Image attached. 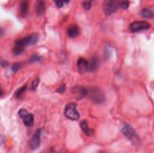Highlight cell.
<instances>
[{
    "label": "cell",
    "mask_w": 154,
    "mask_h": 153,
    "mask_svg": "<svg viewBox=\"0 0 154 153\" xmlns=\"http://www.w3.org/2000/svg\"><path fill=\"white\" fill-rule=\"evenodd\" d=\"M84 1H89V2H92V1H93V0H84Z\"/></svg>",
    "instance_id": "4dcf8cb0"
},
{
    "label": "cell",
    "mask_w": 154,
    "mask_h": 153,
    "mask_svg": "<svg viewBox=\"0 0 154 153\" xmlns=\"http://www.w3.org/2000/svg\"><path fill=\"white\" fill-rule=\"evenodd\" d=\"M119 5L120 6L121 8L126 10V9H127L128 8H129V0H120V4H119Z\"/></svg>",
    "instance_id": "d6986e66"
},
{
    "label": "cell",
    "mask_w": 154,
    "mask_h": 153,
    "mask_svg": "<svg viewBox=\"0 0 154 153\" xmlns=\"http://www.w3.org/2000/svg\"><path fill=\"white\" fill-rule=\"evenodd\" d=\"M151 25L147 21H135L129 26V29L132 32H138L141 31L147 30L150 28Z\"/></svg>",
    "instance_id": "5b68a950"
},
{
    "label": "cell",
    "mask_w": 154,
    "mask_h": 153,
    "mask_svg": "<svg viewBox=\"0 0 154 153\" xmlns=\"http://www.w3.org/2000/svg\"><path fill=\"white\" fill-rule=\"evenodd\" d=\"M141 14L143 17H145V18H152L154 16L153 12H152L150 10H149V9H147V8L143 9L141 12Z\"/></svg>",
    "instance_id": "ac0fdd59"
},
{
    "label": "cell",
    "mask_w": 154,
    "mask_h": 153,
    "mask_svg": "<svg viewBox=\"0 0 154 153\" xmlns=\"http://www.w3.org/2000/svg\"><path fill=\"white\" fill-rule=\"evenodd\" d=\"M70 0H63V3H66V4H68Z\"/></svg>",
    "instance_id": "f1b7e54d"
},
{
    "label": "cell",
    "mask_w": 154,
    "mask_h": 153,
    "mask_svg": "<svg viewBox=\"0 0 154 153\" xmlns=\"http://www.w3.org/2000/svg\"><path fill=\"white\" fill-rule=\"evenodd\" d=\"M120 4L119 0H104L103 11L105 15H111L117 11Z\"/></svg>",
    "instance_id": "3957f363"
},
{
    "label": "cell",
    "mask_w": 154,
    "mask_h": 153,
    "mask_svg": "<svg viewBox=\"0 0 154 153\" xmlns=\"http://www.w3.org/2000/svg\"><path fill=\"white\" fill-rule=\"evenodd\" d=\"M56 2V4H57V8H61L63 6V0H54Z\"/></svg>",
    "instance_id": "484cf974"
},
{
    "label": "cell",
    "mask_w": 154,
    "mask_h": 153,
    "mask_svg": "<svg viewBox=\"0 0 154 153\" xmlns=\"http://www.w3.org/2000/svg\"><path fill=\"white\" fill-rule=\"evenodd\" d=\"M87 95L89 96L90 99L93 103L97 104H101L105 101V94L102 90L99 88L93 87V88H90L87 93Z\"/></svg>",
    "instance_id": "7a4b0ae2"
},
{
    "label": "cell",
    "mask_w": 154,
    "mask_h": 153,
    "mask_svg": "<svg viewBox=\"0 0 154 153\" xmlns=\"http://www.w3.org/2000/svg\"><path fill=\"white\" fill-rule=\"evenodd\" d=\"M98 153H107L105 151H99Z\"/></svg>",
    "instance_id": "f546056e"
},
{
    "label": "cell",
    "mask_w": 154,
    "mask_h": 153,
    "mask_svg": "<svg viewBox=\"0 0 154 153\" xmlns=\"http://www.w3.org/2000/svg\"><path fill=\"white\" fill-rule=\"evenodd\" d=\"M38 60H40V56H39L38 55H37V54H33V55L30 57L29 62L32 63L38 61Z\"/></svg>",
    "instance_id": "44dd1931"
},
{
    "label": "cell",
    "mask_w": 154,
    "mask_h": 153,
    "mask_svg": "<svg viewBox=\"0 0 154 153\" xmlns=\"http://www.w3.org/2000/svg\"><path fill=\"white\" fill-rule=\"evenodd\" d=\"M120 130L123 133V134L126 136L127 139L131 141L132 144L135 146H138L141 144V140L138 137V134L135 131L132 126L126 122L120 123Z\"/></svg>",
    "instance_id": "6da1fadb"
},
{
    "label": "cell",
    "mask_w": 154,
    "mask_h": 153,
    "mask_svg": "<svg viewBox=\"0 0 154 153\" xmlns=\"http://www.w3.org/2000/svg\"><path fill=\"white\" fill-rule=\"evenodd\" d=\"M67 34L72 38H76L79 34V28L76 25H71L67 29Z\"/></svg>",
    "instance_id": "5bb4252c"
},
{
    "label": "cell",
    "mask_w": 154,
    "mask_h": 153,
    "mask_svg": "<svg viewBox=\"0 0 154 153\" xmlns=\"http://www.w3.org/2000/svg\"><path fill=\"white\" fill-rule=\"evenodd\" d=\"M26 88H27L26 85L23 86V87L20 88L19 89H18L17 91H16V92L14 93V97L17 99L22 98L23 96V94H24V93H25L26 90Z\"/></svg>",
    "instance_id": "2e32d148"
},
{
    "label": "cell",
    "mask_w": 154,
    "mask_h": 153,
    "mask_svg": "<svg viewBox=\"0 0 154 153\" xmlns=\"http://www.w3.org/2000/svg\"><path fill=\"white\" fill-rule=\"evenodd\" d=\"M21 67V64L20 63H14L12 66V69H13L14 71H17V70H19L20 68Z\"/></svg>",
    "instance_id": "d4e9b609"
},
{
    "label": "cell",
    "mask_w": 154,
    "mask_h": 153,
    "mask_svg": "<svg viewBox=\"0 0 154 153\" xmlns=\"http://www.w3.org/2000/svg\"><path fill=\"white\" fill-rule=\"evenodd\" d=\"M77 104L75 103H69L66 105L64 110V115L66 118L71 120H78L80 115L77 110Z\"/></svg>",
    "instance_id": "277c9868"
},
{
    "label": "cell",
    "mask_w": 154,
    "mask_h": 153,
    "mask_svg": "<svg viewBox=\"0 0 154 153\" xmlns=\"http://www.w3.org/2000/svg\"><path fill=\"white\" fill-rule=\"evenodd\" d=\"M23 120V123L26 127H32L34 123V116L31 113H27L23 118H22Z\"/></svg>",
    "instance_id": "9a60e30c"
},
{
    "label": "cell",
    "mask_w": 154,
    "mask_h": 153,
    "mask_svg": "<svg viewBox=\"0 0 154 153\" xmlns=\"http://www.w3.org/2000/svg\"><path fill=\"white\" fill-rule=\"evenodd\" d=\"M77 67L79 73L84 74L88 70L89 62L84 58H80L77 62Z\"/></svg>",
    "instance_id": "9c48e42d"
},
{
    "label": "cell",
    "mask_w": 154,
    "mask_h": 153,
    "mask_svg": "<svg viewBox=\"0 0 154 153\" xmlns=\"http://www.w3.org/2000/svg\"><path fill=\"white\" fill-rule=\"evenodd\" d=\"M38 39V36L37 35V34H32L31 35L26 36L25 38H20L16 40L15 41V44H19L23 46V47H26V46L29 45V46H32V45H34L37 43Z\"/></svg>",
    "instance_id": "8992f818"
},
{
    "label": "cell",
    "mask_w": 154,
    "mask_h": 153,
    "mask_svg": "<svg viewBox=\"0 0 154 153\" xmlns=\"http://www.w3.org/2000/svg\"><path fill=\"white\" fill-rule=\"evenodd\" d=\"M38 84H39V78L37 77L32 81V88L33 90H35L36 88H37Z\"/></svg>",
    "instance_id": "7402d4cb"
},
{
    "label": "cell",
    "mask_w": 154,
    "mask_h": 153,
    "mask_svg": "<svg viewBox=\"0 0 154 153\" xmlns=\"http://www.w3.org/2000/svg\"><path fill=\"white\" fill-rule=\"evenodd\" d=\"M99 65H100V60H99V58L98 56H95L89 62L88 70L91 72L96 71L98 70V68H99Z\"/></svg>",
    "instance_id": "8fae6325"
},
{
    "label": "cell",
    "mask_w": 154,
    "mask_h": 153,
    "mask_svg": "<svg viewBox=\"0 0 154 153\" xmlns=\"http://www.w3.org/2000/svg\"><path fill=\"white\" fill-rule=\"evenodd\" d=\"M2 95H3V91H2V89L0 88V97H2Z\"/></svg>",
    "instance_id": "83f0119b"
},
{
    "label": "cell",
    "mask_w": 154,
    "mask_h": 153,
    "mask_svg": "<svg viewBox=\"0 0 154 153\" xmlns=\"http://www.w3.org/2000/svg\"><path fill=\"white\" fill-rule=\"evenodd\" d=\"M4 34H5L4 29H3L2 28H1V27H0V38L2 37V36L4 35Z\"/></svg>",
    "instance_id": "4316f807"
},
{
    "label": "cell",
    "mask_w": 154,
    "mask_h": 153,
    "mask_svg": "<svg viewBox=\"0 0 154 153\" xmlns=\"http://www.w3.org/2000/svg\"><path fill=\"white\" fill-rule=\"evenodd\" d=\"M24 49H25V47H23V46H21V45L14 44V46L13 48V52L15 55H20V54L23 52Z\"/></svg>",
    "instance_id": "e0dca14e"
},
{
    "label": "cell",
    "mask_w": 154,
    "mask_h": 153,
    "mask_svg": "<svg viewBox=\"0 0 154 153\" xmlns=\"http://www.w3.org/2000/svg\"><path fill=\"white\" fill-rule=\"evenodd\" d=\"M29 8V0H21L20 3V14L22 17H26L28 14Z\"/></svg>",
    "instance_id": "7c38bea8"
},
{
    "label": "cell",
    "mask_w": 154,
    "mask_h": 153,
    "mask_svg": "<svg viewBox=\"0 0 154 153\" xmlns=\"http://www.w3.org/2000/svg\"><path fill=\"white\" fill-rule=\"evenodd\" d=\"M41 134H42V130L38 129L35 133L33 135L32 138L29 141V146L31 150H36L39 148L41 144Z\"/></svg>",
    "instance_id": "ba28073f"
},
{
    "label": "cell",
    "mask_w": 154,
    "mask_h": 153,
    "mask_svg": "<svg viewBox=\"0 0 154 153\" xmlns=\"http://www.w3.org/2000/svg\"><path fill=\"white\" fill-rule=\"evenodd\" d=\"M66 84L65 83L62 84V85L57 89V92H59L60 94H63V93L66 91Z\"/></svg>",
    "instance_id": "cb8c5ba5"
},
{
    "label": "cell",
    "mask_w": 154,
    "mask_h": 153,
    "mask_svg": "<svg viewBox=\"0 0 154 153\" xmlns=\"http://www.w3.org/2000/svg\"><path fill=\"white\" fill-rule=\"evenodd\" d=\"M91 5H92L91 2L84 1V2H83V6H84L85 10H90V9L91 8Z\"/></svg>",
    "instance_id": "603a6c76"
},
{
    "label": "cell",
    "mask_w": 154,
    "mask_h": 153,
    "mask_svg": "<svg viewBox=\"0 0 154 153\" xmlns=\"http://www.w3.org/2000/svg\"><path fill=\"white\" fill-rule=\"evenodd\" d=\"M80 126H81V130L84 131V133L87 136H92L94 134V130L89 127L88 122H87V121H86V120L81 121V123H80Z\"/></svg>",
    "instance_id": "4fadbf2b"
},
{
    "label": "cell",
    "mask_w": 154,
    "mask_h": 153,
    "mask_svg": "<svg viewBox=\"0 0 154 153\" xmlns=\"http://www.w3.org/2000/svg\"><path fill=\"white\" fill-rule=\"evenodd\" d=\"M111 50H110L108 48H106L105 50V52H104V59L106 60V59H108V58L111 57Z\"/></svg>",
    "instance_id": "ffe728a7"
},
{
    "label": "cell",
    "mask_w": 154,
    "mask_h": 153,
    "mask_svg": "<svg viewBox=\"0 0 154 153\" xmlns=\"http://www.w3.org/2000/svg\"><path fill=\"white\" fill-rule=\"evenodd\" d=\"M72 93L77 100H81L87 95L88 91L85 87H83L81 86H75L72 88Z\"/></svg>",
    "instance_id": "52a82bcc"
},
{
    "label": "cell",
    "mask_w": 154,
    "mask_h": 153,
    "mask_svg": "<svg viewBox=\"0 0 154 153\" xmlns=\"http://www.w3.org/2000/svg\"><path fill=\"white\" fill-rule=\"evenodd\" d=\"M46 6L44 0H36L35 4V10L38 16H42L45 13Z\"/></svg>",
    "instance_id": "30bf717a"
}]
</instances>
